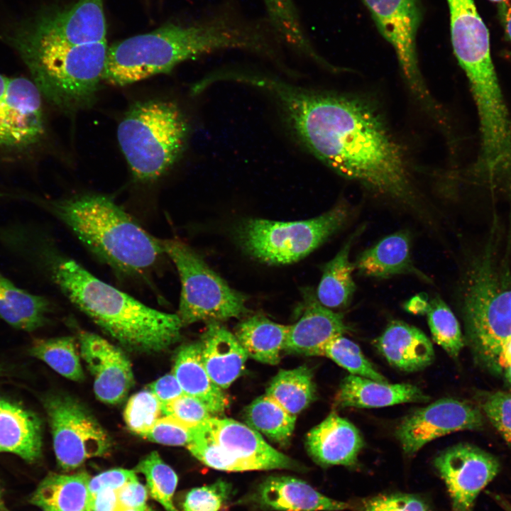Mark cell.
<instances>
[{
  "instance_id": "11a10c76",
  "label": "cell",
  "mask_w": 511,
  "mask_h": 511,
  "mask_svg": "<svg viewBox=\"0 0 511 511\" xmlns=\"http://www.w3.org/2000/svg\"><path fill=\"white\" fill-rule=\"evenodd\" d=\"M5 508L6 507L4 506V499H3V496H2V492H1V487H0V511H3Z\"/></svg>"
},
{
  "instance_id": "8d00e7d4",
  "label": "cell",
  "mask_w": 511,
  "mask_h": 511,
  "mask_svg": "<svg viewBox=\"0 0 511 511\" xmlns=\"http://www.w3.org/2000/svg\"><path fill=\"white\" fill-rule=\"evenodd\" d=\"M321 356L331 359L351 375L388 383L363 355L359 346L344 335L337 336L328 341L323 347Z\"/></svg>"
},
{
  "instance_id": "484cf974",
  "label": "cell",
  "mask_w": 511,
  "mask_h": 511,
  "mask_svg": "<svg viewBox=\"0 0 511 511\" xmlns=\"http://www.w3.org/2000/svg\"><path fill=\"white\" fill-rule=\"evenodd\" d=\"M172 374L184 394L199 400L211 414H221L227 408L228 398L204 366L199 343L186 344L180 348L175 356Z\"/></svg>"
},
{
  "instance_id": "7402d4cb",
  "label": "cell",
  "mask_w": 511,
  "mask_h": 511,
  "mask_svg": "<svg viewBox=\"0 0 511 511\" xmlns=\"http://www.w3.org/2000/svg\"><path fill=\"white\" fill-rule=\"evenodd\" d=\"M375 346L390 365L412 373L429 366L434 360L432 341L414 326L392 320L375 341Z\"/></svg>"
},
{
  "instance_id": "cb8c5ba5",
  "label": "cell",
  "mask_w": 511,
  "mask_h": 511,
  "mask_svg": "<svg viewBox=\"0 0 511 511\" xmlns=\"http://www.w3.org/2000/svg\"><path fill=\"white\" fill-rule=\"evenodd\" d=\"M199 344L209 377L222 390L228 388L243 373L248 357L235 334L219 322H209Z\"/></svg>"
},
{
  "instance_id": "f546056e",
  "label": "cell",
  "mask_w": 511,
  "mask_h": 511,
  "mask_svg": "<svg viewBox=\"0 0 511 511\" xmlns=\"http://www.w3.org/2000/svg\"><path fill=\"white\" fill-rule=\"evenodd\" d=\"M50 310V303L45 297L16 287L0 273V319L30 332L45 324Z\"/></svg>"
},
{
  "instance_id": "91938a15",
  "label": "cell",
  "mask_w": 511,
  "mask_h": 511,
  "mask_svg": "<svg viewBox=\"0 0 511 511\" xmlns=\"http://www.w3.org/2000/svg\"><path fill=\"white\" fill-rule=\"evenodd\" d=\"M510 511H511V510Z\"/></svg>"
},
{
  "instance_id": "7bdbcfd3",
  "label": "cell",
  "mask_w": 511,
  "mask_h": 511,
  "mask_svg": "<svg viewBox=\"0 0 511 511\" xmlns=\"http://www.w3.org/2000/svg\"><path fill=\"white\" fill-rule=\"evenodd\" d=\"M484 413L492 424L511 446V395L496 392L482 403Z\"/></svg>"
},
{
  "instance_id": "9c48e42d",
  "label": "cell",
  "mask_w": 511,
  "mask_h": 511,
  "mask_svg": "<svg viewBox=\"0 0 511 511\" xmlns=\"http://www.w3.org/2000/svg\"><path fill=\"white\" fill-rule=\"evenodd\" d=\"M470 344L476 356L499 368L501 348L511 336V289H502L482 270L470 280L463 302Z\"/></svg>"
},
{
  "instance_id": "3957f363",
  "label": "cell",
  "mask_w": 511,
  "mask_h": 511,
  "mask_svg": "<svg viewBox=\"0 0 511 511\" xmlns=\"http://www.w3.org/2000/svg\"><path fill=\"white\" fill-rule=\"evenodd\" d=\"M13 251L42 267L71 303L126 348L160 352L180 338L183 325L177 314L153 309L99 280L41 241L33 231L17 234Z\"/></svg>"
},
{
  "instance_id": "52a82bcc",
  "label": "cell",
  "mask_w": 511,
  "mask_h": 511,
  "mask_svg": "<svg viewBox=\"0 0 511 511\" xmlns=\"http://www.w3.org/2000/svg\"><path fill=\"white\" fill-rule=\"evenodd\" d=\"M351 209L344 202L322 215L302 221H276L248 219L236 231L244 251L270 265H285L304 258L348 221Z\"/></svg>"
},
{
  "instance_id": "6da1fadb",
  "label": "cell",
  "mask_w": 511,
  "mask_h": 511,
  "mask_svg": "<svg viewBox=\"0 0 511 511\" xmlns=\"http://www.w3.org/2000/svg\"><path fill=\"white\" fill-rule=\"evenodd\" d=\"M240 80L271 97L296 138L331 170L404 208L420 211L402 148L368 104L258 72L246 71Z\"/></svg>"
},
{
  "instance_id": "74e56055",
  "label": "cell",
  "mask_w": 511,
  "mask_h": 511,
  "mask_svg": "<svg viewBox=\"0 0 511 511\" xmlns=\"http://www.w3.org/2000/svg\"><path fill=\"white\" fill-rule=\"evenodd\" d=\"M162 404L149 390L140 391L130 397L123 413L128 429L143 436L160 418Z\"/></svg>"
},
{
  "instance_id": "680465c9",
  "label": "cell",
  "mask_w": 511,
  "mask_h": 511,
  "mask_svg": "<svg viewBox=\"0 0 511 511\" xmlns=\"http://www.w3.org/2000/svg\"><path fill=\"white\" fill-rule=\"evenodd\" d=\"M3 511H9V510H6V509L5 508Z\"/></svg>"
},
{
  "instance_id": "5b68a950",
  "label": "cell",
  "mask_w": 511,
  "mask_h": 511,
  "mask_svg": "<svg viewBox=\"0 0 511 511\" xmlns=\"http://www.w3.org/2000/svg\"><path fill=\"white\" fill-rule=\"evenodd\" d=\"M3 38L21 54L33 82L50 104L75 114L95 103L103 82L106 41L73 45L16 30Z\"/></svg>"
},
{
  "instance_id": "f5cc1de1",
  "label": "cell",
  "mask_w": 511,
  "mask_h": 511,
  "mask_svg": "<svg viewBox=\"0 0 511 511\" xmlns=\"http://www.w3.org/2000/svg\"><path fill=\"white\" fill-rule=\"evenodd\" d=\"M506 378L511 385V363L506 368Z\"/></svg>"
},
{
  "instance_id": "ab89813d",
  "label": "cell",
  "mask_w": 511,
  "mask_h": 511,
  "mask_svg": "<svg viewBox=\"0 0 511 511\" xmlns=\"http://www.w3.org/2000/svg\"><path fill=\"white\" fill-rule=\"evenodd\" d=\"M162 412L190 428H197L212 416L198 399L183 394L162 406Z\"/></svg>"
},
{
  "instance_id": "816d5d0a",
  "label": "cell",
  "mask_w": 511,
  "mask_h": 511,
  "mask_svg": "<svg viewBox=\"0 0 511 511\" xmlns=\"http://www.w3.org/2000/svg\"><path fill=\"white\" fill-rule=\"evenodd\" d=\"M9 77H7L0 73V98H1L6 93Z\"/></svg>"
},
{
  "instance_id": "b9f144b4",
  "label": "cell",
  "mask_w": 511,
  "mask_h": 511,
  "mask_svg": "<svg viewBox=\"0 0 511 511\" xmlns=\"http://www.w3.org/2000/svg\"><path fill=\"white\" fill-rule=\"evenodd\" d=\"M361 511H432L420 497L408 493L383 494L362 500Z\"/></svg>"
},
{
  "instance_id": "4fadbf2b",
  "label": "cell",
  "mask_w": 511,
  "mask_h": 511,
  "mask_svg": "<svg viewBox=\"0 0 511 511\" xmlns=\"http://www.w3.org/2000/svg\"><path fill=\"white\" fill-rule=\"evenodd\" d=\"M434 463L448 490L453 511H473L477 497L500 468L492 454L465 443L442 451Z\"/></svg>"
},
{
  "instance_id": "836d02e7",
  "label": "cell",
  "mask_w": 511,
  "mask_h": 511,
  "mask_svg": "<svg viewBox=\"0 0 511 511\" xmlns=\"http://www.w3.org/2000/svg\"><path fill=\"white\" fill-rule=\"evenodd\" d=\"M28 352L65 378L73 381L84 380L79 353L72 337L35 339Z\"/></svg>"
},
{
  "instance_id": "6f0895ef",
  "label": "cell",
  "mask_w": 511,
  "mask_h": 511,
  "mask_svg": "<svg viewBox=\"0 0 511 511\" xmlns=\"http://www.w3.org/2000/svg\"><path fill=\"white\" fill-rule=\"evenodd\" d=\"M489 1H493V2H498V3H499V2L502 1V0H489Z\"/></svg>"
},
{
  "instance_id": "e0dca14e",
  "label": "cell",
  "mask_w": 511,
  "mask_h": 511,
  "mask_svg": "<svg viewBox=\"0 0 511 511\" xmlns=\"http://www.w3.org/2000/svg\"><path fill=\"white\" fill-rule=\"evenodd\" d=\"M80 355L94 378V391L101 402L118 404L126 397L134 379L124 353L105 339L88 331L79 334Z\"/></svg>"
},
{
  "instance_id": "44dd1931",
  "label": "cell",
  "mask_w": 511,
  "mask_h": 511,
  "mask_svg": "<svg viewBox=\"0 0 511 511\" xmlns=\"http://www.w3.org/2000/svg\"><path fill=\"white\" fill-rule=\"evenodd\" d=\"M429 400V395L412 384L380 383L350 374L341 380L334 405L336 408H376Z\"/></svg>"
},
{
  "instance_id": "5bb4252c",
  "label": "cell",
  "mask_w": 511,
  "mask_h": 511,
  "mask_svg": "<svg viewBox=\"0 0 511 511\" xmlns=\"http://www.w3.org/2000/svg\"><path fill=\"white\" fill-rule=\"evenodd\" d=\"M104 0H78L71 6L45 10L16 30L73 45L106 41Z\"/></svg>"
},
{
  "instance_id": "277c9868",
  "label": "cell",
  "mask_w": 511,
  "mask_h": 511,
  "mask_svg": "<svg viewBox=\"0 0 511 511\" xmlns=\"http://www.w3.org/2000/svg\"><path fill=\"white\" fill-rule=\"evenodd\" d=\"M46 206L92 253L122 275L147 271L164 253L160 239L108 196L82 194Z\"/></svg>"
},
{
  "instance_id": "1f68e13d",
  "label": "cell",
  "mask_w": 511,
  "mask_h": 511,
  "mask_svg": "<svg viewBox=\"0 0 511 511\" xmlns=\"http://www.w3.org/2000/svg\"><path fill=\"white\" fill-rule=\"evenodd\" d=\"M244 419L248 426L281 446L289 444L296 422V416L266 395L246 408Z\"/></svg>"
},
{
  "instance_id": "2e32d148",
  "label": "cell",
  "mask_w": 511,
  "mask_h": 511,
  "mask_svg": "<svg viewBox=\"0 0 511 511\" xmlns=\"http://www.w3.org/2000/svg\"><path fill=\"white\" fill-rule=\"evenodd\" d=\"M45 133L42 95L35 83L25 77L9 78L0 104V145H31Z\"/></svg>"
},
{
  "instance_id": "d590c367",
  "label": "cell",
  "mask_w": 511,
  "mask_h": 511,
  "mask_svg": "<svg viewBox=\"0 0 511 511\" xmlns=\"http://www.w3.org/2000/svg\"><path fill=\"white\" fill-rule=\"evenodd\" d=\"M136 471L145 478L150 496L166 511H178L173 503V496L178 478L174 470L165 463L157 451L145 456L136 467Z\"/></svg>"
},
{
  "instance_id": "ac0fdd59",
  "label": "cell",
  "mask_w": 511,
  "mask_h": 511,
  "mask_svg": "<svg viewBox=\"0 0 511 511\" xmlns=\"http://www.w3.org/2000/svg\"><path fill=\"white\" fill-rule=\"evenodd\" d=\"M249 500L273 511H339L351 504L330 498L307 482L288 476H273L256 488Z\"/></svg>"
},
{
  "instance_id": "7dc6e473",
  "label": "cell",
  "mask_w": 511,
  "mask_h": 511,
  "mask_svg": "<svg viewBox=\"0 0 511 511\" xmlns=\"http://www.w3.org/2000/svg\"><path fill=\"white\" fill-rule=\"evenodd\" d=\"M116 490L104 489L89 498V511H116Z\"/></svg>"
},
{
  "instance_id": "8992f818",
  "label": "cell",
  "mask_w": 511,
  "mask_h": 511,
  "mask_svg": "<svg viewBox=\"0 0 511 511\" xmlns=\"http://www.w3.org/2000/svg\"><path fill=\"white\" fill-rule=\"evenodd\" d=\"M116 133L133 177L148 182L162 177L180 158L189 124L176 104L151 99L134 103Z\"/></svg>"
},
{
  "instance_id": "d6a6232c",
  "label": "cell",
  "mask_w": 511,
  "mask_h": 511,
  "mask_svg": "<svg viewBox=\"0 0 511 511\" xmlns=\"http://www.w3.org/2000/svg\"><path fill=\"white\" fill-rule=\"evenodd\" d=\"M267 18L282 42L295 51L328 65L313 48L304 32L299 12L293 0H263Z\"/></svg>"
},
{
  "instance_id": "83f0119b",
  "label": "cell",
  "mask_w": 511,
  "mask_h": 511,
  "mask_svg": "<svg viewBox=\"0 0 511 511\" xmlns=\"http://www.w3.org/2000/svg\"><path fill=\"white\" fill-rule=\"evenodd\" d=\"M364 228V226H361L353 232L336 255L323 266L317 298L329 309L345 308L352 300L356 291L352 276L355 266L350 261L349 255L355 240Z\"/></svg>"
},
{
  "instance_id": "f6af8a7d",
  "label": "cell",
  "mask_w": 511,
  "mask_h": 511,
  "mask_svg": "<svg viewBox=\"0 0 511 511\" xmlns=\"http://www.w3.org/2000/svg\"><path fill=\"white\" fill-rule=\"evenodd\" d=\"M116 492V511H127L147 505L148 489L138 478L128 482Z\"/></svg>"
},
{
  "instance_id": "7c38bea8",
  "label": "cell",
  "mask_w": 511,
  "mask_h": 511,
  "mask_svg": "<svg viewBox=\"0 0 511 511\" xmlns=\"http://www.w3.org/2000/svg\"><path fill=\"white\" fill-rule=\"evenodd\" d=\"M483 426L480 410L471 403L454 398H441L405 416L395 434L407 456H412L437 438Z\"/></svg>"
},
{
  "instance_id": "4316f807",
  "label": "cell",
  "mask_w": 511,
  "mask_h": 511,
  "mask_svg": "<svg viewBox=\"0 0 511 511\" xmlns=\"http://www.w3.org/2000/svg\"><path fill=\"white\" fill-rule=\"evenodd\" d=\"M90 478L87 472L50 473L31 495L29 502L43 511H89Z\"/></svg>"
},
{
  "instance_id": "7a4b0ae2",
  "label": "cell",
  "mask_w": 511,
  "mask_h": 511,
  "mask_svg": "<svg viewBox=\"0 0 511 511\" xmlns=\"http://www.w3.org/2000/svg\"><path fill=\"white\" fill-rule=\"evenodd\" d=\"M273 30L264 18L244 17L227 6L189 24L169 23L108 47L102 81L124 87L170 73L181 62L224 49L269 56Z\"/></svg>"
},
{
  "instance_id": "9a60e30c",
  "label": "cell",
  "mask_w": 511,
  "mask_h": 511,
  "mask_svg": "<svg viewBox=\"0 0 511 511\" xmlns=\"http://www.w3.org/2000/svg\"><path fill=\"white\" fill-rule=\"evenodd\" d=\"M204 424L212 439L231 461L236 472L300 468L295 461L275 449L259 432L247 424L215 417Z\"/></svg>"
},
{
  "instance_id": "d6986e66",
  "label": "cell",
  "mask_w": 511,
  "mask_h": 511,
  "mask_svg": "<svg viewBox=\"0 0 511 511\" xmlns=\"http://www.w3.org/2000/svg\"><path fill=\"white\" fill-rule=\"evenodd\" d=\"M304 310L290 325L284 351L307 356H321L323 347L333 338L351 331L344 315L323 306L312 292L304 293Z\"/></svg>"
},
{
  "instance_id": "d4e9b609",
  "label": "cell",
  "mask_w": 511,
  "mask_h": 511,
  "mask_svg": "<svg viewBox=\"0 0 511 511\" xmlns=\"http://www.w3.org/2000/svg\"><path fill=\"white\" fill-rule=\"evenodd\" d=\"M42 424L21 405L0 398V452L16 454L28 463L42 454Z\"/></svg>"
},
{
  "instance_id": "ba28073f",
  "label": "cell",
  "mask_w": 511,
  "mask_h": 511,
  "mask_svg": "<svg viewBox=\"0 0 511 511\" xmlns=\"http://www.w3.org/2000/svg\"><path fill=\"white\" fill-rule=\"evenodd\" d=\"M181 281L177 316L182 325L221 322L246 314V297L231 288L190 246L177 239H160Z\"/></svg>"
},
{
  "instance_id": "db71d44e",
  "label": "cell",
  "mask_w": 511,
  "mask_h": 511,
  "mask_svg": "<svg viewBox=\"0 0 511 511\" xmlns=\"http://www.w3.org/2000/svg\"><path fill=\"white\" fill-rule=\"evenodd\" d=\"M127 511H154V510H153L151 507H150L149 506H148V505H145V507H140V508H137V509H133V510H127Z\"/></svg>"
},
{
  "instance_id": "e575fe53",
  "label": "cell",
  "mask_w": 511,
  "mask_h": 511,
  "mask_svg": "<svg viewBox=\"0 0 511 511\" xmlns=\"http://www.w3.org/2000/svg\"><path fill=\"white\" fill-rule=\"evenodd\" d=\"M426 314L433 340L456 358L464 344L459 323L450 307L436 295L429 301Z\"/></svg>"
},
{
  "instance_id": "f35d334b",
  "label": "cell",
  "mask_w": 511,
  "mask_h": 511,
  "mask_svg": "<svg viewBox=\"0 0 511 511\" xmlns=\"http://www.w3.org/2000/svg\"><path fill=\"white\" fill-rule=\"evenodd\" d=\"M231 493V484L223 480L194 488L185 497L183 511H220L229 500Z\"/></svg>"
},
{
  "instance_id": "c3c4849f",
  "label": "cell",
  "mask_w": 511,
  "mask_h": 511,
  "mask_svg": "<svg viewBox=\"0 0 511 511\" xmlns=\"http://www.w3.org/2000/svg\"><path fill=\"white\" fill-rule=\"evenodd\" d=\"M498 13L505 36L511 42V0L498 3Z\"/></svg>"
},
{
  "instance_id": "681fc988",
  "label": "cell",
  "mask_w": 511,
  "mask_h": 511,
  "mask_svg": "<svg viewBox=\"0 0 511 511\" xmlns=\"http://www.w3.org/2000/svg\"><path fill=\"white\" fill-rule=\"evenodd\" d=\"M429 302L421 295L412 297L404 305L408 312L414 314H426Z\"/></svg>"
},
{
  "instance_id": "4dcf8cb0",
  "label": "cell",
  "mask_w": 511,
  "mask_h": 511,
  "mask_svg": "<svg viewBox=\"0 0 511 511\" xmlns=\"http://www.w3.org/2000/svg\"><path fill=\"white\" fill-rule=\"evenodd\" d=\"M265 395L290 414L297 416L316 397V385L312 370L302 366L280 370L270 382Z\"/></svg>"
},
{
  "instance_id": "8fae6325",
  "label": "cell",
  "mask_w": 511,
  "mask_h": 511,
  "mask_svg": "<svg viewBox=\"0 0 511 511\" xmlns=\"http://www.w3.org/2000/svg\"><path fill=\"white\" fill-rule=\"evenodd\" d=\"M378 31L393 48L411 89L421 99L427 92L421 77L416 49L417 31L422 18L419 0H362Z\"/></svg>"
},
{
  "instance_id": "60d3db41",
  "label": "cell",
  "mask_w": 511,
  "mask_h": 511,
  "mask_svg": "<svg viewBox=\"0 0 511 511\" xmlns=\"http://www.w3.org/2000/svg\"><path fill=\"white\" fill-rule=\"evenodd\" d=\"M197 429L190 428L175 419L165 415L160 417L143 437L163 445L187 446L194 439Z\"/></svg>"
},
{
  "instance_id": "ee69618b",
  "label": "cell",
  "mask_w": 511,
  "mask_h": 511,
  "mask_svg": "<svg viewBox=\"0 0 511 511\" xmlns=\"http://www.w3.org/2000/svg\"><path fill=\"white\" fill-rule=\"evenodd\" d=\"M137 478L132 470L114 468L102 472L90 478L88 486L89 498L104 489L118 490Z\"/></svg>"
},
{
  "instance_id": "f907efd6",
  "label": "cell",
  "mask_w": 511,
  "mask_h": 511,
  "mask_svg": "<svg viewBox=\"0 0 511 511\" xmlns=\"http://www.w3.org/2000/svg\"><path fill=\"white\" fill-rule=\"evenodd\" d=\"M511 363V336L506 341L500 352L498 364L499 368H506Z\"/></svg>"
},
{
  "instance_id": "f1b7e54d",
  "label": "cell",
  "mask_w": 511,
  "mask_h": 511,
  "mask_svg": "<svg viewBox=\"0 0 511 511\" xmlns=\"http://www.w3.org/2000/svg\"><path fill=\"white\" fill-rule=\"evenodd\" d=\"M289 328V325L258 314L241 322L235 336L248 357L263 363L276 365L284 351Z\"/></svg>"
},
{
  "instance_id": "bcb514c9",
  "label": "cell",
  "mask_w": 511,
  "mask_h": 511,
  "mask_svg": "<svg viewBox=\"0 0 511 511\" xmlns=\"http://www.w3.org/2000/svg\"><path fill=\"white\" fill-rule=\"evenodd\" d=\"M149 390L157 397L162 406L184 394L175 375L167 374L149 385Z\"/></svg>"
},
{
  "instance_id": "603a6c76",
  "label": "cell",
  "mask_w": 511,
  "mask_h": 511,
  "mask_svg": "<svg viewBox=\"0 0 511 511\" xmlns=\"http://www.w3.org/2000/svg\"><path fill=\"white\" fill-rule=\"evenodd\" d=\"M354 263L360 275L385 279L397 275H411L431 283L429 277L414 264L411 253V237L400 231L380 240L361 252Z\"/></svg>"
},
{
  "instance_id": "9f6ffc18",
  "label": "cell",
  "mask_w": 511,
  "mask_h": 511,
  "mask_svg": "<svg viewBox=\"0 0 511 511\" xmlns=\"http://www.w3.org/2000/svg\"><path fill=\"white\" fill-rule=\"evenodd\" d=\"M4 375V368H3L1 367V366H0V376Z\"/></svg>"
},
{
  "instance_id": "30bf717a",
  "label": "cell",
  "mask_w": 511,
  "mask_h": 511,
  "mask_svg": "<svg viewBox=\"0 0 511 511\" xmlns=\"http://www.w3.org/2000/svg\"><path fill=\"white\" fill-rule=\"evenodd\" d=\"M53 436L58 466L75 469L87 460L106 454L110 437L90 412L77 400L51 395L43 402Z\"/></svg>"
},
{
  "instance_id": "ffe728a7",
  "label": "cell",
  "mask_w": 511,
  "mask_h": 511,
  "mask_svg": "<svg viewBox=\"0 0 511 511\" xmlns=\"http://www.w3.org/2000/svg\"><path fill=\"white\" fill-rule=\"evenodd\" d=\"M305 445L312 460L322 466H353L364 440L353 424L333 412L307 433Z\"/></svg>"
}]
</instances>
